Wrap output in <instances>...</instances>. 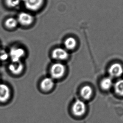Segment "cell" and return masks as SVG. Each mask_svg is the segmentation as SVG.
Returning a JSON list of instances; mask_svg holds the SVG:
<instances>
[{"instance_id":"6da1fadb","label":"cell","mask_w":123,"mask_h":123,"mask_svg":"<svg viewBox=\"0 0 123 123\" xmlns=\"http://www.w3.org/2000/svg\"><path fill=\"white\" fill-rule=\"evenodd\" d=\"M66 71V66L63 63L61 62L54 63L50 69L51 77L53 79L61 78L65 75Z\"/></svg>"},{"instance_id":"7a4b0ae2","label":"cell","mask_w":123,"mask_h":123,"mask_svg":"<svg viewBox=\"0 0 123 123\" xmlns=\"http://www.w3.org/2000/svg\"><path fill=\"white\" fill-rule=\"evenodd\" d=\"M26 52L24 48L21 47L14 46L12 47L9 52V57L12 62H21L25 56Z\"/></svg>"},{"instance_id":"3957f363","label":"cell","mask_w":123,"mask_h":123,"mask_svg":"<svg viewBox=\"0 0 123 123\" xmlns=\"http://www.w3.org/2000/svg\"><path fill=\"white\" fill-rule=\"evenodd\" d=\"M17 20L20 25L24 27H28L33 23L35 18L31 14L22 12L18 14Z\"/></svg>"},{"instance_id":"277c9868","label":"cell","mask_w":123,"mask_h":123,"mask_svg":"<svg viewBox=\"0 0 123 123\" xmlns=\"http://www.w3.org/2000/svg\"><path fill=\"white\" fill-rule=\"evenodd\" d=\"M45 3V0H24L25 8L31 12H36L41 9Z\"/></svg>"},{"instance_id":"5b68a950","label":"cell","mask_w":123,"mask_h":123,"mask_svg":"<svg viewBox=\"0 0 123 123\" xmlns=\"http://www.w3.org/2000/svg\"><path fill=\"white\" fill-rule=\"evenodd\" d=\"M86 110V105L82 100H77L72 105V113L76 116H82L85 114Z\"/></svg>"},{"instance_id":"8992f818","label":"cell","mask_w":123,"mask_h":123,"mask_svg":"<svg viewBox=\"0 0 123 123\" xmlns=\"http://www.w3.org/2000/svg\"><path fill=\"white\" fill-rule=\"evenodd\" d=\"M69 56L68 51L64 48L56 47L52 51V57L55 60L64 61L68 59Z\"/></svg>"},{"instance_id":"52a82bcc","label":"cell","mask_w":123,"mask_h":123,"mask_svg":"<svg viewBox=\"0 0 123 123\" xmlns=\"http://www.w3.org/2000/svg\"><path fill=\"white\" fill-rule=\"evenodd\" d=\"M11 96L10 87L5 83H0V103L6 102L10 100Z\"/></svg>"},{"instance_id":"ba28073f","label":"cell","mask_w":123,"mask_h":123,"mask_svg":"<svg viewBox=\"0 0 123 123\" xmlns=\"http://www.w3.org/2000/svg\"><path fill=\"white\" fill-rule=\"evenodd\" d=\"M108 73L111 78H118L123 74V67L119 63H114L110 66Z\"/></svg>"},{"instance_id":"9c48e42d","label":"cell","mask_w":123,"mask_h":123,"mask_svg":"<svg viewBox=\"0 0 123 123\" xmlns=\"http://www.w3.org/2000/svg\"><path fill=\"white\" fill-rule=\"evenodd\" d=\"M8 70L12 74L15 75H20L24 70V65L22 62H12L8 66Z\"/></svg>"},{"instance_id":"30bf717a","label":"cell","mask_w":123,"mask_h":123,"mask_svg":"<svg viewBox=\"0 0 123 123\" xmlns=\"http://www.w3.org/2000/svg\"><path fill=\"white\" fill-rule=\"evenodd\" d=\"M55 85L53 78L51 77H46L43 79L40 83V88L45 92H48L53 89Z\"/></svg>"},{"instance_id":"8fae6325","label":"cell","mask_w":123,"mask_h":123,"mask_svg":"<svg viewBox=\"0 0 123 123\" xmlns=\"http://www.w3.org/2000/svg\"><path fill=\"white\" fill-rule=\"evenodd\" d=\"M63 44L64 48L67 51H72L77 48L78 43L75 38L70 36L65 39L63 42Z\"/></svg>"},{"instance_id":"7c38bea8","label":"cell","mask_w":123,"mask_h":123,"mask_svg":"<svg viewBox=\"0 0 123 123\" xmlns=\"http://www.w3.org/2000/svg\"><path fill=\"white\" fill-rule=\"evenodd\" d=\"M80 95L83 99L89 100L92 96L93 89L90 86L85 85L83 86L81 89Z\"/></svg>"},{"instance_id":"4fadbf2b","label":"cell","mask_w":123,"mask_h":123,"mask_svg":"<svg viewBox=\"0 0 123 123\" xmlns=\"http://www.w3.org/2000/svg\"><path fill=\"white\" fill-rule=\"evenodd\" d=\"M100 87L102 89L105 91H108L111 88L113 85V82L111 77H107L103 78L100 82Z\"/></svg>"},{"instance_id":"5bb4252c","label":"cell","mask_w":123,"mask_h":123,"mask_svg":"<svg viewBox=\"0 0 123 123\" xmlns=\"http://www.w3.org/2000/svg\"><path fill=\"white\" fill-rule=\"evenodd\" d=\"M5 27L9 29H13L18 25V22L17 19L13 17H9L7 19L5 22Z\"/></svg>"},{"instance_id":"9a60e30c","label":"cell","mask_w":123,"mask_h":123,"mask_svg":"<svg viewBox=\"0 0 123 123\" xmlns=\"http://www.w3.org/2000/svg\"><path fill=\"white\" fill-rule=\"evenodd\" d=\"M115 93L119 96H123V79L119 80L114 85Z\"/></svg>"},{"instance_id":"2e32d148","label":"cell","mask_w":123,"mask_h":123,"mask_svg":"<svg viewBox=\"0 0 123 123\" xmlns=\"http://www.w3.org/2000/svg\"><path fill=\"white\" fill-rule=\"evenodd\" d=\"M5 3L9 8H15L20 5L21 0H5Z\"/></svg>"},{"instance_id":"e0dca14e","label":"cell","mask_w":123,"mask_h":123,"mask_svg":"<svg viewBox=\"0 0 123 123\" xmlns=\"http://www.w3.org/2000/svg\"><path fill=\"white\" fill-rule=\"evenodd\" d=\"M9 57L8 54L6 52H2L0 53V60L5 61L7 60Z\"/></svg>"}]
</instances>
